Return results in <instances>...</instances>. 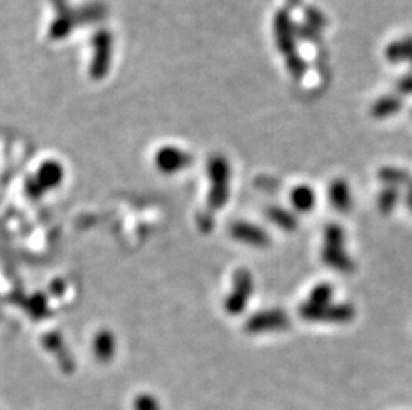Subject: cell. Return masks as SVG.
Segmentation results:
<instances>
[{
    "label": "cell",
    "instance_id": "obj_1",
    "mask_svg": "<svg viewBox=\"0 0 412 410\" xmlns=\"http://www.w3.org/2000/svg\"><path fill=\"white\" fill-rule=\"evenodd\" d=\"M274 31L277 46L282 53L289 56L295 53V35L297 28L289 18L287 11H279L274 21Z\"/></svg>",
    "mask_w": 412,
    "mask_h": 410
},
{
    "label": "cell",
    "instance_id": "obj_2",
    "mask_svg": "<svg viewBox=\"0 0 412 410\" xmlns=\"http://www.w3.org/2000/svg\"><path fill=\"white\" fill-rule=\"evenodd\" d=\"M341 241H343V236H341V229H339V226H329L327 246H326L323 256L327 264L341 270H347L351 268L350 260L341 252Z\"/></svg>",
    "mask_w": 412,
    "mask_h": 410
},
{
    "label": "cell",
    "instance_id": "obj_3",
    "mask_svg": "<svg viewBox=\"0 0 412 410\" xmlns=\"http://www.w3.org/2000/svg\"><path fill=\"white\" fill-rule=\"evenodd\" d=\"M386 56L388 62H410L412 64V36L390 43L386 50Z\"/></svg>",
    "mask_w": 412,
    "mask_h": 410
},
{
    "label": "cell",
    "instance_id": "obj_4",
    "mask_svg": "<svg viewBox=\"0 0 412 410\" xmlns=\"http://www.w3.org/2000/svg\"><path fill=\"white\" fill-rule=\"evenodd\" d=\"M402 108V102L396 96H384L372 105L371 113L375 117H387L393 113L399 112Z\"/></svg>",
    "mask_w": 412,
    "mask_h": 410
},
{
    "label": "cell",
    "instance_id": "obj_5",
    "mask_svg": "<svg viewBox=\"0 0 412 410\" xmlns=\"http://www.w3.org/2000/svg\"><path fill=\"white\" fill-rule=\"evenodd\" d=\"M331 201L339 211H347L350 208V192L343 182H336L331 186Z\"/></svg>",
    "mask_w": 412,
    "mask_h": 410
},
{
    "label": "cell",
    "instance_id": "obj_6",
    "mask_svg": "<svg viewBox=\"0 0 412 410\" xmlns=\"http://www.w3.org/2000/svg\"><path fill=\"white\" fill-rule=\"evenodd\" d=\"M314 201H315L314 194L307 186H299L292 194V203L303 212L311 211L314 206Z\"/></svg>",
    "mask_w": 412,
    "mask_h": 410
},
{
    "label": "cell",
    "instance_id": "obj_7",
    "mask_svg": "<svg viewBox=\"0 0 412 410\" xmlns=\"http://www.w3.org/2000/svg\"><path fill=\"white\" fill-rule=\"evenodd\" d=\"M286 63H287V68H289V73L292 75V78L295 80H300L304 73H306V63L302 59L299 53H292L289 56H286Z\"/></svg>",
    "mask_w": 412,
    "mask_h": 410
},
{
    "label": "cell",
    "instance_id": "obj_8",
    "mask_svg": "<svg viewBox=\"0 0 412 410\" xmlns=\"http://www.w3.org/2000/svg\"><path fill=\"white\" fill-rule=\"evenodd\" d=\"M331 295H332V290H331V287H329V285H321V287L316 288L315 292L312 293L311 304L321 307L330 300Z\"/></svg>",
    "mask_w": 412,
    "mask_h": 410
},
{
    "label": "cell",
    "instance_id": "obj_9",
    "mask_svg": "<svg viewBox=\"0 0 412 410\" xmlns=\"http://www.w3.org/2000/svg\"><path fill=\"white\" fill-rule=\"evenodd\" d=\"M271 219L278 223L279 226H283L284 229H291L295 226V220L292 219V216L286 214L284 211L280 209H275L271 212Z\"/></svg>",
    "mask_w": 412,
    "mask_h": 410
},
{
    "label": "cell",
    "instance_id": "obj_10",
    "mask_svg": "<svg viewBox=\"0 0 412 410\" xmlns=\"http://www.w3.org/2000/svg\"><path fill=\"white\" fill-rule=\"evenodd\" d=\"M307 21H309V26L315 30L323 28L324 23H326L324 16L320 14L319 11L314 10V9H309L307 11Z\"/></svg>",
    "mask_w": 412,
    "mask_h": 410
},
{
    "label": "cell",
    "instance_id": "obj_11",
    "mask_svg": "<svg viewBox=\"0 0 412 410\" xmlns=\"http://www.w3.org/2000/svg\"><path fill=\"white\" fill-rule=\"evenodd\" d=\"M398 88L402 93H412V75L403 78L398 84Z\"/></svg>",
    "mask_w": 412,
    "mask_h": 410
}]
</instances>
